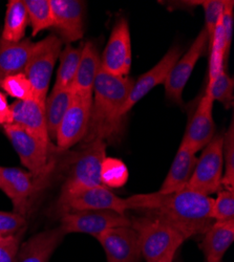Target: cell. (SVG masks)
I'll return each instance as SVG.
<instances>
[{"label":"cell","instance_id":"f1b7e54d","mask_svg":"<svg viewBox=\"0 0 234 262\" xmlns=\"http://www.w3.org/2000/svg\"><path fill=\"white\" fill-rule=\"evenodd\" d=\"M130 172L125 163L116 158L106 157L101 166V183L106 188L119 189L129 182Z\"/></svg>","mask_w":234,"mask_h":262},{"label":"cell","instance_id":"8d00e7d4","mask_svg":"<svg viewBox=\"0 0 234 262\" xmlns=\"http://www.w3.org/2000/svg\"><path fill=\"white\" fill-rule=\"evenodd\" d=\"M233 11H234V2H232V0H230V2H225L221 23H222V27H223V31H224V36H225L227 59L229 56L231 42H232V36H233V24H234V12Z\"/></svg>","mask_w":234,"mask_h":262},{"label":"cell","instance_id":"f546056e","mask_svg":"<svg viewBox=\"0 0 234 262\" xmlns=\"http://www.w3.org/2000/svg\"><path fill=\"white\" fill-rule=\"evenodd\" d=\"M205 92L214 100V102L219 101L226 109L233 106L234 80L226 73V70H223L214 82L207 84Z\"/></svg>","mask_w":234,"mask_h":262},{"label":"cell","instance_id":"74e56055","mask_svg":"<svg viewBox=\"0 0 234 262\" xmlns=\"http://www.w3.org/2000/svg\"><path fill=\"white\" fill-rule=\"evenodd\" d=\"M10 124H13L11 105L8 102L7 96L0 92V125L6 126Z\"/></svg>","mask_w":234,"mask_h":262},{"label":"cell","instance_id":"836d02e7","mask_svg":"<svg viewBox=\"0 0 234 262\" xmlns=\"http://www.w3.org/2000/svg\"><path fill=\"white\" fill-rule=\"evenodd\" d=\"M205 13V29L208 32L209 39L214 34L219 21L222 18L225 0H203L199 2Z\"/></svg>","mask_w":234,"mask_h":262},{"label":"cell","instance_id":"603a6c76","mask_svg":"<svg viewBox=\"0 0 234 262\" xmlns=\"http://www.w3.org/2000/svg\"><path fill=\"white\" fill-rule=\"evenodd\" d=\"M101 68V56L94 46V43L88 41L82 47L79 68L72 89L75 93L93 96V87Z\"/></svg>","mask_w":234,"mask_h":262},{"label":"cell","instance_id":"1f68e13d","mask_svg":"<svg viewBox=\"0 0 234 262\" xmlns=\"http://www.w3.org/2000/svg\"><path fill=\"white\" fill-rule=\"evenodd\" d=\"M0 87L7 95L17 99V101H27L35 99L33 87L25 73L9 76L0 81Z\"/></svg>","mask_w":234,"mask_h":262},{"label":"cell","instance_id":"ba28073f","mask_svg":"<svg viewBox=\"0 0 234 262\" xmlns=\"http://www.w3.org/2000/svg\"><path fill=\"white\" fill-rule=\"evenodd\" d=\"M224 134H216L210 143L203 149L197 161L195 171L185 189L210 196L222 189L224 174L223 159Z\"/></svg>","mask_w":234,"mask_h":262},{"label":"cell","instance_id":"30bf717a","mask_svg":"<svg viewBox=\"0 0 234 262\" xmlns=\"http://www.w3.org/2000/svg\"><path fill=\"white\" fill-rule=\"evenodd\" d=\"M123 226H132L126 215L111 210L79 211L66 213L60 216V229L67 234L83 233L94 237L102 232Z\"/></svg>","mask_w":234,"mask_h":262},{"label":"cell","instance_id":"83f0119b","mask_svg":"<svg viewBox=\"0 0 234 262\" xmlns=\"http://www.w3.org/2000/svg\"><path fill=\"white\" fill-rule=\"evenodd\" d=\"M29 21L32 26V36L53 28L54 19L50 0H25Z\"/></svg>","mask_w":234,"mask_h":262},{"label":"cell","instance_id":"d590c367","mask_svg":"<svg viewBox=\"0 0 234 262\" xmlns=\"http://www.w3.org/2000/svg\"><path fill=\"white\" fill-rule=\"evenodd\" d=\"M21 233L0 237V262H14L20 248Z\"/></svg>","mask_w":234,"mask_h":262},{"label":"cell","instance_id":"e575fe53","mask_svg":"<svg viewBox=\"0 0 234 262\" xmlns=\"http://www.w3.org/2000/svg\"><path fill=\"white\" fill-rule=\"evenodd\" d=\"M27 218L14 212L0 211V237L17 234L24 231Z\"/></svg>","mask_w":234,"mask_h":262},{"label":"cell","instance_id":"4fadbf2b","mask_svg":"<svg viewBox=\"0 0 234 262\" xmlns=\"http://www.w3.org/2000/svg\"><path fill=\"white\" fill-rule=\"evenodd\" d=\"M100 210H111L123 215L129 212L126 199L119 198L109 188L99 185L83 189L71 196L65 204L57 208V213L61 216L71 212Z\"/></svg>","mask_w":234,"mask_h":262},{"label":"cell","instance_id":"ffe728a7","mask_svg":"<svg viewBox=\"0 0 234 262\" xmlns=\"http://www.w3.org/2000/svg\"><path fill=\"white\" fill-rule=\"evenodd\" d=\"M196 152L181 142L175 160L158 191L160 194H172L186 188L197 165Z\"/></svg>","mask_w":234,"mask_h":262},{"label":"cell","instance_id":"d6986e66","mask_svg":"<svg viewBox=\"0 0 234 262\" xmlns=\"http://www.w3.org/2000/svg\"><path fill=\"white\" fill-rule=\"evenodd\" d=\"M65 236L60 227L34 235L20 245L14 262H49Z\"/></svg>","mask_w":234,"mask_h":262},{"label":"cell","instance_id":"7a4b0ae2","mask_svg":"<svg viewBox=\"0 0 234 262\" xmlns=\"http://www.w3.org/2000/svg\"><path fill=\"white\" fill-rule=\"evenodd\" d=\"M135 80L104 72L101 68L93 87V102L88 133L82 144L96 140L113 141L120 136L124 120L121 117Z\"/></svg>","mask_w":234,"mask_h":262},{"label":"cell","instance_id":"ac0fdd59","mask_svg":"<svg viewBox=\"0 0 234 262\" xmlns=\"http://www.w3.org/2000/svg\"><path fill=\"white\" fill-rule=\"evenodd\" d=\"M11 109L13 124L25 128L44 143L53 145L48 133L45 105L39 103L36 99H31L15 101L11 105Z\"/></svg>","mask_w":234,"mask_h":262},{"label":"cell","instance_id":"e0dca14e","mask_svg":"<svg viewBox=\"0 0 234 262\" xmlns=\"http://www.w3.org/2000/svg\"><path fill=\"white\" fill-rule=\"evenodd\" d=\"M214 103V100L205 92L193 119L190 120L186 128L182 143L194 150L196 154L204 149L216 136L217 127L212 116Z\"/></svg>","mask_w":234,"mask_h":262},{"label":"cell","instance_id":"d4e9b609","mask_svg":"<svg viewBox=\"0 0 234 262\" xmlns=\"http://www.w3.org/2000/svg\"><path fill=\"white\" fill-rule=\"evenodd\" d=\"M29 24L28 11L23 0H10L7 6L4 31L0 38L12 43L23 41Z\"/></svg>","mask_w":234,"mask_h":262},{"label":"cell","instance_id":"7c38bea8","mask_svg":"<svg viewBox=\"0 0 234 262\" xmlns=\"http://www.w3.org/2000/svg\"><path fill=\"white\" fill-rule=\"evenodd\" d=\"M132 68V42L129 23L118 20L101 56V69L114 76L129 77Z\"/></svg>","mask_w":234,"mask_h":262},{"label":"cell","instance_id":"9a60e30c","mask_svg":"<svg viewBox=\"0 0 234 262\" xmlns=\"http://www.w3.org/2000/svg\"><path fill=\"white\" fill-rule=\"evenodd\" d=\"M181 55V49L178 46L173 47L152 70H150L147 73L139 77L137 81H135L131 94L129 98H127L124 107L122 108L121 117L123 119H125L127 114L131 112V109L140 100H142L145 96L150 94L155 87L164 84L170 71H172L174 65L180 59Z\"/></svg>","mask_w":234,"mask_h":262},{"label":"cell","instance_id":"4316f807","mask_svg":"<svg viewBox=\"0 0 234 262\" xmlns=\"http://www.w3.org/2000/svg\"><path fill=\"white\" fill-rule=\"evenodd\" d=\"M210 46V62H209V78L208 84L212 83L219 74L225 70V65L227 61V53H226V42L224 31L222 27L221 20L209 39Z\"/></svg>","mask_w":234,"mask_h":262},{"label":"cell","instance_id":"7402d4cb","mask_svg":"<svg viewBox=\"0 0 234 262\" xmlns=\"http://www.w3.org/2000/svg\"><path fill=\"white\" fill-rule=\"evenodd\" d=\"M33 45L29 38L17 43L0 38V81L9 76L25 73Z\"/></svg>","mask_w":234,"mask_h":262},{"label":"cell","instance_id":"484cf974","mask_svg":"<svg viewBox=\"0 0 234 262\" xmlns=\"http://www.w3.org/2000/svg\"><path fill=\"white\" fill-rule=\"evenodd\" d=\"M81 53L82 47L75 48L72 45H67L61 51L59 56L60 65L53 90L72 89L79 68Z\"/></svg>","mask_w":234,"mask_h":262},{"label":"cell","instance_id":"5b68a950","mask_svg":"<svg viewBox=\"0 0 234 262\" xmlns=\"http://www.w3.org/2000/svg\"><path fill=\"white\" fill-rule=\"evenodd\" d=\"M62 41L57 35H49L33 45L25 74L33 87L35 99L46 104L55 64L62 51Z\"/></svg>","mask_w":234,"mask_h":262},{"label":"cell","instance_id":"cb8c5ba5","mask_svg":"<svg viewBox=\"0 0 234 262\" xmlns=\"http://www.w3.org/2000/svg\"><path fill=\"white\" fill-rule=\"evenodd\" d=\"M74 95L75 92L73 89L53 90L51 95L47 98L45 113L48 133L51 141L56 139L59 125L73 102Z\"/></svg>","mask_w":234,"mask_h":262},{"label":"cell","instance_id":"6da1fadb","mask_svg":"<svg viewBox=\"0 0 234 262\" xmlns=\"http://www.w3.org/2000/svg\"><path fill=\"white\" fill-rule=\"evenodd\" d=\"M214 199L183 189L172 194H137L126 199L127 210L158 218L177 230L186 240L204 234L212 225Z\"/></svg>","mask_w":234,"mask_h":262},{"label":"cell","instance_id":"44dd1931","mask_svg":"<svg viewBox=\"0 0 234 262\" xmlns=\"http://www.w3.org/2000/svg\"><path fill=\"white\" fill-rule=\"evenodd\" d=\"M234 240V221L215 222L204 233L202 250L206 262H222Z\"/></svg>","mask_w":234,"mask_h":262},{"label":"cell","instance_id":"8992f818","mask_svg":"<svg viewBox=\"0 0 234 262\" xmlns=\"http://www.w3.org/2000/svg\"><path fill=\"white\" fill-rule=\"evenodd\" d=\"M131 221L138 233L142 258L146 262H157L170 249L181 247L186 240L177 230L158 218L142 215Z\"/></svg>","mask_w":234,"mask_h":262},{"label":"cell","instance_id":"52a82bcc","mask_svg":"<svg viewBox=\"0 0 234 262\" xmlns=\"http://www.w3.org/2000/svg\"><path fill=\"white\" fill-rule=\"evenodd\" d=\"M50 178L35 176L19 168L0 166V190L11 200L14 213L27 218L36 196L48 186Z\"/></svg>","mask_w":234,"mask_h":262},{"label":"cell","instance_id":"277c9868","mask_svg":"<svg viewBox=\"0 0 234 262\" xmlns=\"http://www.w3.org/2000/svg\"><path fill=\"white\" fill-rule=\"evenodd\" d=\"M4 130L21 163L30 172L39 177L52 176L56 166V147L44 143L16 124L6 125Z\"/></svg>","mask_w":234,"mask_h":262},{"label":"cell","instance_id":"2e32d148","mask_svg":"<svg viewBox=\"0 0 234 262\" xmlns=\"http://www.w3.org/2000/svg\"><path fill=\"white\" fill-rule=\"evenodd\" d=\"M54 26L62 42L71 45L84 35V7L80 0H50Z\"/></svg>","mask_w":234,"mask_h":262},{"label":"cell","instance_id":"f35d334b","mask_svg":"<svg viewBox=\"0 0 234 262\" xmlns=\"http://www.w3.org/2000/svg\"><path fill=\"white\" fill-rule=\"evenodd\" d=\"M179 249H180V247L172 248L167 253H165L157 262H174L176 254H177Z\"/></svg>","mask_w":234,"mask_h":262},{"label":"cell","instance_id":"5bb4252c","mask_svg":"<svg viewBox=\"0 0 234 262\" xmlns=\"http://www.w3.org/2000/svg\"><path fill=\"white\" fill-rule=\"evenodd\" d=\"M105 251L108 262H140L139 236L132 226L116 227L95 237Z\"/></svg>","mask_w":234,"mask_h":262},{"label":"cell","instance_id":"4dcf8cb0","mask_svg":"<svg viewBox=\"0 0 234 262\" xmlns=\"http://www.w3.org/2000/svg\"><path fill=\"white\" fill-rule=\"evenodd\" d=\"M223 159H224V174L222 187L227 190L234 191V122L233 118L230 127L224 134L223 143Z\"/></svg>","mask_w":234,"mask_h":262},{"label":"cell","instance_id":"8fae6325","mask_svg":"<svg viewBox=\"0 0 234 262\" xmlns=\"http://www.w3.org/2000/svg\"><path fill=\"white\" fill-rule=\"evenodd\" d=\"M209 47V35L205 28L202 29L189 50L180 57L170 71L164 82L166 98L178 105L183 103V92L193 74L198 61L207 52Z\"/></svg>","mask_w":234,"mask_h":262},{"label":"cell","instance_id":"9c48e42d","mask_svg":"<svg viewBox=\"0 0 234 262\" xmlns=\"http://www.w3.org/2000/svg\"><path fill=\"white\" fill-rule=\"evenodd\" d=\"M93 96L75 93L73 102L63 117L56 135V149L67 151L83 141L87 136L91 118Z\"/></svg>","mask_w":234,"mask_h":262},{"label":"cell","instance_id":"3957f363","mask_svg":"<svg viewBox=\"0 0 234 262\" xmlns=\"http://www.w3.org/2000/svg\"><path fill=\"white\" fill-rule=\"evenodd\" d=\"M106 158V142L96 140L82 144L81 150L73 157L68 177L61 187L56 209L77 192L102 185L101 166Z\"/></svg>","mask_w":234,"mask_h":262},{"label":"cell","instance_id":"d6a6232c","mask_svg":"<svg viewBox=\"0 0 234 262\" xmlns=\"http://www.w3.org/2000/svg\"><path fill=\"white\" fill-rule=\"evenodd\" d=\"M210 217L215 222L234 221V191L222 189L212 203Z\"/></svg>","mask_w":234,"mask_h":262}]
</instances>
